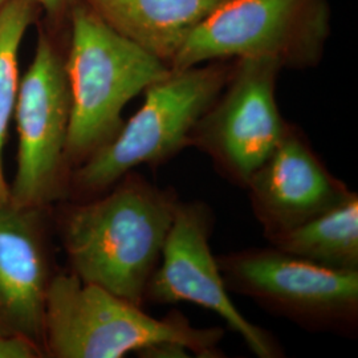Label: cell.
<instances>
[{
	"instance_id": "cell-15",
	"label": "cell",
	"mask_w": 358,
	"mask_h": 358,
	"mask_svg": "<svg viewBox=\"0 0 358 358\" xmlns=\"http://www.w3.org/2000/svg\"><path fill=\"white\" fill-rule=\"evenodd\" d=\"M41 357L38 343L20 334H0V358Z\"/></svg>"
},
{
	"instance_id": "cell-14",
	"label": "cell",
	"mask_w": 358,
	"mask_h": 358,
	"mask_svg": "<svg viewBox=\"0 0 358 358\" xmlns=\"http://www.w3.org/2000/svg\"><path fill=\"white\" fill-rule=\"evenodd\" d=\"M40 16L41 10L34 0H8L0 8V205L10 201L3 171V146L19 87V50L28 28L36 24Z\"/></svg>"
},
{
	"instance_id": "cell-11",
	"label": "cell",
	"mask_w": 358,
	"mask_h": 358,
	"mask_svg": "<svg viewBox=\"0 0 358 358\" xmlns=\"http://www.w3.org/2000/svg\"><path fill=\"white\" fill-rule=\"evenodd\" d=\"M51 282L38 208L0 205V334L44 343Z\"/></svg>"
},
{
	"instance_id": "cell-17",
	"label": "cell",
	"mask_w": 358,
	"mask_h": 358,
	"mask_svg": "<svg viewBox=\"0 0 358 358\" xmlns=\"http://www.w3.org/2000/svg\"><path fill=\"white\" fill-rule=\"evenodd\" d=\"M7 1H8V0H0V8H1Z\"/></svg>"
},
{
	"instance_id": "cell-9",
	"label": "cell",
	"mask_w": 358,
	"mask_h": 358,
	"mask_svg": "<svg viewBox=\"0 0 358 358\" xmlns=\"http://www.w3.org/2000/svg\"><path fill=\"white\" fill-rule=\"evenodd\" d=\"M213 227L214 214L208 206L179 201L145 303L196 304L220 316L257 357H284L280 343L267 329L247 320L231 301L210 248Z\"/></svg>"
},
{
	"instance_id": "cell-16",
	"label": "cell",
	"mask_w": 358,
	"mask_h": 358,
	"mask_svg": "<svg viewBox=\"0 0 358 358\" xmlns=\"http://www.w3.org/2000/svg\"><path fill=\"white\" fill-rule=\"evenodd\" d=\"M41 10V17L56 26L69 24V16L78 0H34Z\"/></svg>"
},
{
	"instance_id": "cell-1",
	"label": "cell",
	"mask_w": 358,
	"mask_h": 358,
	"mask_svg": "<svg viewBox=\"0 0 358 358\" xmlns=\"http://www.w3.org/2000/svg\"><path fill=\"white\" fill-rule=\"evenodd\" d=\"M110 189L65 213V252L80 280L142 307L178 195L133 171Z\"/></svg>"
},
{
	"instance_id": "cell-12",
	"label": "cell",
	"mask_w": 358,
	"mask_h": 358,
	"mask_svg": "<svg viewBox=\"0 0 358 358\" xmlns=\"http://www.w3.org/2000/svg\"><path fill=\"white\" fill-rule=\"evenodd\" d=\"M105 24L169 66L226 0H84Z\"/></svg>"
},
{
	"instance_id": "cell-13",
	"label": "cell",
	"mask_w": 358,
	"mask_h": 358,
	"mask_svg": "<svg viewBox=\"0 0 358 358\" xmlns=\"http://www.w3.org/2000/svg\"><path fill=\"white\" fill-rule=\"evenodd\" d=\"M285 254L333 271H358V195L269 239Z\"/></svg>"
},
{
	"instance_id": "cell-2",
	"label": "cell",
	"mask_w": 358,
	"mask_h": 358,
	"mask_svg": "<svg viewBox=\"0 0 358 358\" xmlns=\"http://www.w3.org/2000/svg\"><path fill=\"white\" fill-rule=\"evenodd\" d=\"M224 329L195 328L179 313L155 319L141 306L75 273L52 278L45 303L44 345L57 358H120L128 353L149 357H222Z\"/></svg>"
},
{
	"instance_id": "cell-10",
	"label": "cell",
	"mask_w": 358,
	"mask_h": 358,
	"mask_svg": "<svg viewBox=\"0 0 358 358\" xmlns=\"http://www.w3.org/2000/svg\"><path fill=\"white\" fill-rule=\"evenodd\" d=\"M244 189L267 241L340 205L353 192L333 176L301 129L291 122Z\"/></svg>"
},
{
	"instance_id": "cell-7",
	"label": "cell",
	"mask_w": 358,
	"mask_h": 358,
	"mask_svg": "<svg viewBox=\"0 0 358 358\" xmlns=\"http://www.w3.org/2000/svg\"><path fill=\"white\" fill-rule=\"evenodd\" d=\"M215 257L229 292L309 332L357 333L358 271L324 268L273 245Z\"/></svg>"
},
{
	"instance_id": "cell-5",
	"label": "cell",
	"mask_w": 358,
	"mask_h": 358,
	"mask_svg": "<svg viewBox=\"0 0 358 358\" xmlns=\"http://www.w3.org/2000/svg\"><path fill=\"white\" fill-rule=\"evenodd\" d=\"M332 31L329 0H226L186 40L170 64L271 57L282 68L320 64Z\"/></svg>"
},
{
	"instance_id": "cell-3",
	"label": "cell",
	"mask_w": 358,
	"mask_h": 358,
	"mask_svg": "<svg viewBox=\"0 0 358 358\" xmlns=\"http://www.w3.org/2000/svg\"><path fill=\"white\" fill-rule=\"evenodd\" d=\"M65 65L72 99L66 159L75 167L118 134L129 101L171 72L105 24L84 0L69 16Z\"/></svg>"
},
{
	"instance_id": "cell-6",
	"label": "cell",
	"mask_w": 358,
	"mask_h": 358,
	"mask_svg": "<svg viewBox=\"0 0 358 358\" xmlns=\"http://www.w3.org/2000/svg\"><path fill=\"white\" fill-rule=\"evenodd\" d=\"M35 57L19 80L15 121L19 137L17 167L10 202L40 208L64 186L66 140L71 122V88L66 73L69 24L38 20Z\"/></svg>"
},
{
	"instance_id": "cell-8",
	"label": "cell",
	"mask_w": 358,
	"mask_h": 358,
	"mask_svg": "<svg viewBox=\"0 0 358 358\" xmlns=\"http://www.w3.org/2000/svg\"><path fill=\"white\" fill-rule=\"evenodd\" d=\"M282 69L271 57L234 59L226 85L192 129L190 148L236 186H245L288 128L276 103Z\"/></svg>"
},
{
	"instance_id": "cell-4",
	"label": "cell",
	"mask_w": 358,
	"mask_h": 358,
	"mask_svg": "<svg viewBox=\"0 0 358 358\" xmlns=\"http://www.w3.org/2000/svg\"><path fill=\"white\" fill-rule=\"evenodd\" d=\"M234 59L171 71L145 90V101L110 142L75 167L69 183L80 198L103 192L136 167H157L190 148L192 129L230 76Z\"/></svg>"
}]
</instances>
